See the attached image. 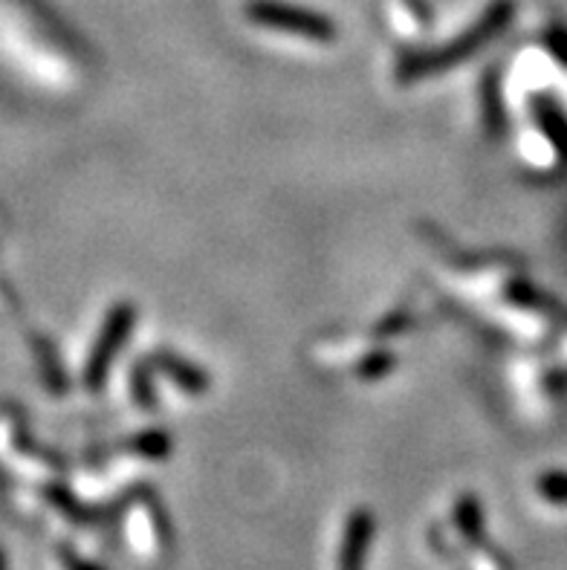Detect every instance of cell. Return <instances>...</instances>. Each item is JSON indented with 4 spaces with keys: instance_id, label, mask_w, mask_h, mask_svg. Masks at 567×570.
Instances as JSON below:
<instances>
[{
    "instance_id": "cell-1",
    "label": "cell",
    "mask_w": 567,
    "mask_h": 570,
    "mask_svg": "<svg viewBox=\"0 0 567 570\" xmlns=\"http://www.w3.org/2000/svg\"><path fill=\"white\" fill-rule=\"evenodd\" d=\"M371 539V524L365 515H356L351 521L345 535V550H342V568L339 570H365V550Z\"/></svg>"
}]
</instances>
